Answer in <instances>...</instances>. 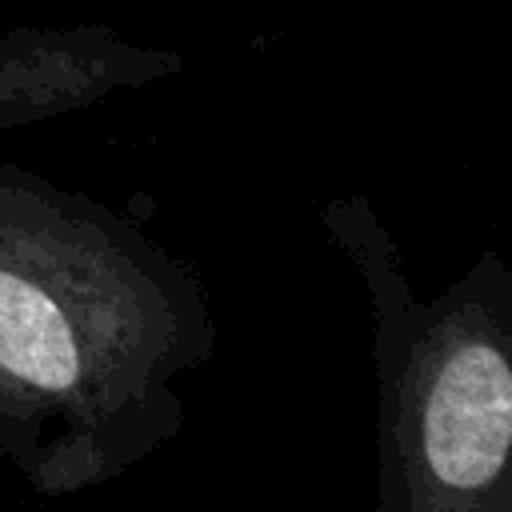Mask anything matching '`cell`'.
<instances>
[{
    "label": "cell",
    "mask_w": 512,
    "mask_h": 512,
    "mask_svg": "<svg viewBox=\"0 0 512 512\" xmlns=\"http://www.w3.org/2000/svg\"><path fill=\"white\" fill-rule=\"evenodd\" d=\"M324 232L372 316L376 512H512V264L420 296L368 200L324 204Z\"/></svg>",
    "instance_id": "obj_2"
},
{
    "label": "cell",
    "mask_w": 512,
    "mask_h": 512,
    "mask_svg": "<svg viewBox=\"0 0 512 512\" xmlns=\"http://www.w3.org/2000/svg\"><path fill=\"white\" fill-rule=\"evenodd\" d=\"M216 320L140 228L0 184V464L40 496L120 480L184 428Z\"/></svg>",
    "instance_id": "obj_1"
}]
</instances>
